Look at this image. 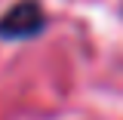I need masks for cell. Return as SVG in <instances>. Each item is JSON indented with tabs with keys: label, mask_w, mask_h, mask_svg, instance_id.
<instances>
[{
	"label": "cell",
	"mask_w": 123,
	"mask_h": 120,
	"mask_svg": "<svg viewBox=\"0 0 123 120\" xmlns=\"http://www.w3.org/2000/svg\"><path fill=\"white\" fill-rule=\"evenodd\" d=\"M43 25H46L43 9L34 0H22L0 19V37L3 40H28V37H37Z\"/></svg>",
	"instance_id": "cell-1"
}]
</instances>
